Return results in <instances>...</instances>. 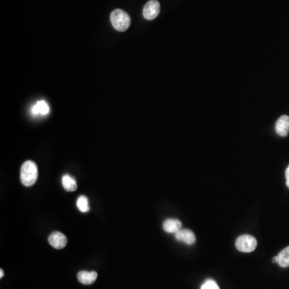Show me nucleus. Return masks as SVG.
Returning a JSON list of instances; mask_svg holds the SVG:
<instances>
[{"label": "nucleus", "instance_id": "obj_1", "mask_svg": "<svg viewBox=\"0 0 289 289\" xmlns=\"http://www.w3.org/2000/svg\"><path fill=\"white\" fill-rule=\"evenodd\" d=\"M38 177V169L32 161H27L21 167L20 180L25 187H32L36 183Z\"/></svg>", "mask_w": 289, "mask_h": 289}, {"label": "nucleus", "instance_id": "obj_2", "mask_svg": "<svg viewBox=\"0 0 289 289\" xmlns=\"http://www.w3.org/2000/svg\"><path fill=\"white\" fill-rule=\"evenodd\" d=\"M110 20L112 27L118 32H124L130 26V17L120 9H116L111 13Z\"/></svg>", "mask_w": 289, "mask_h": 289}, {"label": "nucleus", "instance_id": "obj_3", "mask_svg": "<svg viewBox=\"0 0 289 289\" xmlns=\"http://www.w3.org/2000/svg\"><path fill=\"white\" fill-rule=\"evenodd\" d=\"M235 247L241 252H252L257 247L256 239L252 235H241L236 239Z\"/></svg>", "mask_w": 289, "mask_h": 289}, {"label": "nucleus", "instance_id": "obj_4", "mask_svg": "<svg viewBox=\"0 0 289 289\" xmlns=\"http://www.w3.org/2000/svg\"><path fill=\"white\" fill-rule=\"evenodd\" d=\"M160 12V4L157 0H151L144 5L143 16L144 19L152 20L159 16Z\"/></svg>", "mask_w": 289, "mask_h": 289}, {"label": "nucleus", "instance_id": "obj_5", "mask_svg": "<svg viewBox=\"0 0 289 289\" xmlns=\"http://www.w3.org/2000/svg\"><path fill=\"white\" fill-rule=\"evenodd\" d=\"M48 242L56 249H63L68 243V239L63 233L54 231L48 237Z\"/></svg>", "mask_w": 289, "mask_h": 289}, {"label": "nucleus", "instance_id": "obj_6", "mask_svg": "<svg viewBox=\"0 0 289 289\" xmlns=\"http://www.w3.org/2000/svg\"><path fill=\"white\" fill-rule=\"evenodd\" d=\"M175 238L179 242H183L188 245L194 244L196 241L195 233L188 229H181L180 231L175 233Z\"/></svg>", "mask_w": 289, "mask_h": 289}, {"label": "nucleus", "instance_id": "obj_7", "mask_svg": "<svg viewBox=\"0 0 289 289\" xmlns=\"http://www.w3.org/2000/svg\"><path fill=\"white\" fill-rule=\"evenodd\" d=\"M275 132L280 136H287L289 132V116L283 115L280 116L275 124Z\"/></svg>", "mask_w": 289, "mask_h": 289}, {"label": "nucleus", "instance_id": "obj_8", "mask_svg": "<svg viewBox=\"0 0 289 289\" xmlns=\"http://www.w3.org/2000/svg\"><path fill=\"white\" fill-rule=\"evenodd\" d=\"M77 279L83 284H92L97 279V272L94 271H80L77 274Z\"/></svg>", "mask_w": 289, "mask_h": 289}, {"label": "nucleus", "instance_id": "obj_9", "mask_svg": "<svg viewBox=\"0 0 289 289\" xmlns=\"http://www.w3.org/2000/svg\"><path fill=\"white\" fill-rule=\"evenodd\" d=\"M182 228V223L179 219H168L163 223V229L167 233H176Z\"/></svg>", "mask_w": 289, "mask_h": 289}, {"label": "nucleus", "instance_id": "obj_10", "mask_svg": "<svg viewBox=\"0 0 289 289\" xmlns=\"http://www.w3.org/2000/svg\"><path fill=\"white\" fill-rule=\"evenodd\" d=\"M32 113L34 115H42V116H45V115L49 113V106L48 104H47L44 100H40L38 102L35 104L33 108L32 109Z\"/></svg>", "mask_w": 289, "mask_h": 289}, {"label": "nucleus", "instance_id": "obj_11", "mask_svg": "<svg viewBox=\"0 0 289 289\" xmlns=\"http://www.w3.org/2000/svg\"><path fill=\"white\" fill-rule=\"evenodd\" d=\"M62 184L64 190L68 192H73L77 189L76 180L70 175H65L63 176Z\"/></svg>", "mask_w": 289, "mask_h": 289}, {"label": "nucleus", "instance_id": "obj_12", "mask_svg": "<svg viewBox=\"0 0 289 289\" xmlns=\"http://www.w3.org/2000/svg\"><path fill=\"white\" fill-rule=\"evenodd\" d=\"M278 264L282 267H289V246L283 249L277 255Z\"/></svg>", "mask_w": 289, "mask_h": 289}, {"label": "nucleus", "instance_id": "obj_13", "mask_svg": "<svg viewBox=\"0 0 289 289\" xmlns=\"http://www.w3.org/2000/svg\"><path fill=\"white\" fill-rule=\"evenodd\" d=\"M76 206L81 212L85 213L89 211L88 199H87V197L84 196V195L79 197L77 202H76Z\"/></svg>", "mask_w": 289, "mask_h": 289}, {"label": "nucleus", "instance_id": "obj_14", "mask_svg": "<svg viewBox=\"0 0 289 289\" xmlns=\"http://www.w3.org/2000/svg\"><path fill=\"white\" fill-rule=\"evenodd\" d=\"M201 289H220L219 285L213 279H207L201 287Z\"/></svg>", "mask_w": 289, "mask_h": 289}, {"label": "nucleus", "instance_id": "obj_15", "mask_svg": "<svg viewBox=\"0 0 289 289\" xmlns=\"http://www.w3.org/2000/svg\"><path fill=\"white\" fill-rule=\"evenodd\" d=\"M285 177H286V185L289 189V165L288 167L286 169V172H285Z\"/></svg>", "mask_w": 289, "mask_h": 289}, {"label": "nucleus", "instance_id": "obj_16", "mask_svg": "<svg viewBox=\"0 0 289 289\" xmlns=\"http://www.w3.org/2000/svg\"><path fill=\"white\" fill-rule=\"evenodd\" d=\"M272 262L273 263H278V257L277 256H275L274 257V258H273L272 259Z\"/></svg>", "mask_w": 289, "mask_h": 289}, {"label": "nucleus", "instance_id": "obj_17", "mask_svg": "<svg viewBox=\"0 0 289 289\" xmlns=\"http://www.w3.org/2000/svg\"><path fill=\"white\" fill-rule=\"evenodd\" d=\"M4 275V270L3 269H0V278H3Z\"/></svg>", "mask_w": 289, "mask_h": 289}]
</instances>
